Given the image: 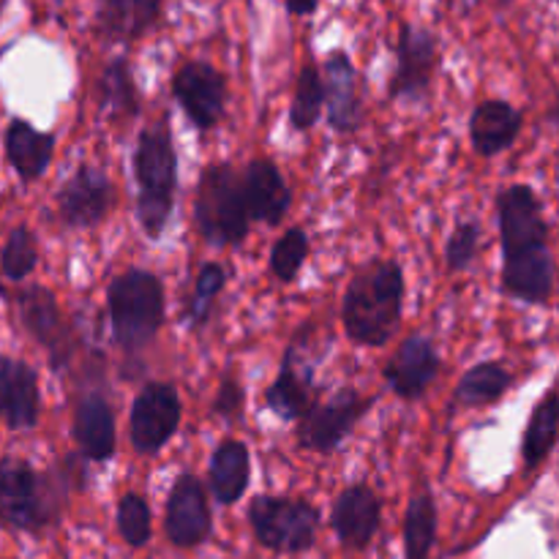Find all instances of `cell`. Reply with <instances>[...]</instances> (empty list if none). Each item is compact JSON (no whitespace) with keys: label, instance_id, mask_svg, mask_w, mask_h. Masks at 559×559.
I'll return each mask as SVG.
<instances>
[{"label":"cell","instance_id":"1","mask_svg":"<svg viewBox=\"0 0 559 559\" xmlns=\"http://www.w3.org/2000/svg\"><path fill=\"white\" fill-rule=\"evenodd\" d=\"M502 238V289L524 304H546L555 289L549 227L530 186H511L497 200Z\"/></svg>","mask_w":559,"mask_h":559},{"label":"cell","instance_id":"2","mask_svg":"<svg viewBox=\"0 0 559 559\" xmlns=\"http://www.w3.org/2000/svg\"><path fill=\"white\" fill-rule=\"evenodd\" d=\"M404 271L396 260H377L349 282L342 300L347 336L364 347H382L402 320Z\"/></svg>","mask_w":559,"mask_h":559},{"label":"cell","instance_id":"3","mask_svg":"<svg viewBox=\"0 0 559 559\" xmlns=\"http://www.w3.org/2000/svg\"><path fill=\"white\" fill-rule=\"evenodd\" d=\"M134 178L140 189L136 194L140 227L147 238L158 240L173 216L175 186H178V153L173 136L162 123L145 129L136 140Z\"/></svg>","mask_w":559,"mask_h":559},{"label":"cell","instance_id":"4","mask_svg":"<svg viewBox=\"0 0 559 559\" xmlns=\"http://www.w3.org/2000/svg\"><path fill=\"white\" fill-rule=\"evenodd\" d=\"M112 336L126 353H140L156 338L164 322V287L158 276L142 267L120 273L107 287Z\"/></svg>","mask_w":559,"mask_h":559},{"label":"cell","instance_id":"5","mask_svg":"<svg viewBox=\"0 0 559 559\" xmlns=\"http://www.w3.org/2000/svg\"><path fill=\"white\" fill-rule=\"evenodd\" d=\"M194 222L202 238L213 246H238L249 235V211L240 173L233 164H211L197 186Z\"/></svg>","mask_w":559,"mask_h":559},{"label":"cell","instance_id":"6","mask_svg":"<svg viewBox=\"0 0 559 559\" xmlns=\"http://www.w3.org/2000/svg\"><path fill=\"white\" fill-rule=\"evenodd\" d=\"M249 522L260 546L278 555H300L314 546L320 513L306 500L262 495L249 506Z\"/></svg>","mask_w":559,"mask_h":559},{"label":"cell","instance_id":"7","mask_svg":"<svg viewBox=\"0 0 559 559\" xmlns=\"http://www.w3.org/2000/svg\"><path fill=\"white\" fill-rule=\"evenodd\" d=\"M60 511L58 491L20 459H0V522L14 530H41Z\"/></svg>","mask_w":559,"mask_h":559},{"label":"cell","instance_id":"8","mask_svg":"<svg viewBox=\"0 0 559 559\" xmlns=\"http://www.w3.org/2000/svg\"><path fill=\"white\" fill-rule=\"evenodd\" d=\"M371 399L360 396L355 388H344L328 402H317L309 413L300 418L298 445L311 453H331L347 440L349 431L358 420L369 413Z\"/></svg>","mask_w":559,"mask_h":559},{"label":"cell","instance_id":"9","mask_svg":"<svg viewBox=\"0 0 559 559\" xmlns=\"http://www.w3.org/2000/svg\"><path fill=\"white\" fill-rule=\"evenodd\" d=\"M180 426V396L169 382H147L131 404L129 435L134 451L153 456Z\"/></svg>","mask_w":559,"mask_h":559},{"label":"cell","instance_id":"10","mask_svg":"<svg viewBox=\"0 0 559 559\" xmlns=\"http://www.w3.org/2000/svg\"><path fill=\"white\" fill-rule=\"evenodd\" d=\"M173 96L200 131L216 129L227 104V80L205 60H189L173 76Z\"/></svg>","mask_w":559,"mask_h":559},{"label":"cell","instance_id":"11","mask_svg":"<svg viewBox=\"0 0 559 559\" xmlns=\"http://www.w3.org/2000/svg\"><path fill=\"white\" fill-rule=\"evenodd\" d=\"M437 71L435 33L418 25H404L399 33L396 71L391 76V98L424 102L431 91Z\"/></svg>","mask_w":559,"mask_h":559},{"label":"cell","instance_id":"12","mask_svg":"<svg viewBox=\"0 0 559 559\" xmlns=\"http://www.w3.org/2000/svg\"><path fill=\"white\" fill-rule=\"evenodd\" d=\"M306 347H309V331L298 333V338L289 344L282 371L265 391L267 409L282 420H300L317 404L314 371L311 364H306Z\"/></svg>","mask_w":559,"mask_h":559},{"label":"cell","instance_id":"13","mask_svg":"<svg viewBox=\"0 0 559 559\" xmlns=\"http://www.w3.org/2000/svg\"><path fill=\"white\" fill-rule=\"evenodd\" d=\"M169 544L178 549H197L205 544L213 533L211 506H207V491L197 475L183 473L175 480L167 500V519H164Z\"/></svg>","mask_w":559,"mask_h":559},{"label":"cell","instance_id":"14","mask_svg":"<svg viewBox=\"0 0 559 559\" xmlns=\"http://www.w3.org/2000/svg\"><path fill=\"white\" fill-rule=\"evenodd\" d=\"M16 306H20L22 325L27 328V333L47 349L55 369H63L74 353V338L60 314L55 295L44 287H27L16 295Z\"/></svg>","mask_w":559,"mask_h":559},{"label":"cell","instance_id":"15","mask_svg":"<svg viewBox=\"0 0 559 559\" xmlns=\"http://www.w3.org/2000/svg\"><path fill=\"white\" fill-rule=\"evenodd\" d=\"M322 93H325L328 123L338 134H355L364 123V96L358 71L347 52H333L322 63Z\"/></svg>","mask_w":559,"mask_h":559},{"label":"cell","instance_id":"16","mask_svg":"<svg viewBox=\"0 0 559 559\" xmlns=\"http://www.w3.org/2000/svg\"><path fill=\"white\" fill-rule=\"evenodd\" d=\"M112 207V183L102 169L82 164L58 191V213L66 227H96Z\"/></svg>","mask_w":559,"mask_h":559},{"label":"cell","instance_id":"17","mask_svg":"<svg viewBox=\"0 0 559 559\" xmlns=\"http://www.w3.org/2000/svg\"><path fill=\"white\" fill-rule=\"evenodd\" d=\"M437 374H440V355H437L435 342L429 336H420V333L404 338L402 347L393 353V358L382 369L388 388L407 402L424 396L431 382L437 380Z\"/></svg>","mask_w":559,"mask_h":559},{"label":"cell","instance_id":"18","mask_svg":"<svg viewBox=\"0 0 559 559\" xmlns=\"http://www.w3.org/2000/svg\"><path fill=\"white\" fill-rule=\"evenodd\" d=\"M380 497L371 491V486L355 484L344 489L333 502L331 527L342 546L360 551L371 544L377 527H380Z\"/></svg>","mask_w":559,"mask_h":559},{"label":"cell","instance_id":"19","mask_svg":"<svg viewBox=\"0 0 559 559\" xmlns=\"http://www.w3.org/2000/svg\"><path fill=\"white\" fill-rule=\"evenodd\" d=\"M240 183H243V200L251 222L278 224L287 216L293 194H289V186L284 183L282 169L271 158L249 162V167L240 173Z\"/></svg>","mask_w":559,"mask_h":559},{"label":"cell","instance_id":"20","mask_svg":"<svg viewBox=\"0 0 559 559\" xmlns=\"http://www.w3.org/2000/svg\"><path fill=\"white\" fill-rule=\"evenodd\" d=\"M36 371L14 358H0V420L9 429H33L38 424Z\"/></svg>","mask_w":559,"mask_h":559},{"label":"cell","instance_id":"21","mask_svg":"<svg viewBox=\"0 0 559 559\" xmlns=\"http://www.w3.org/2000/svg\"><path fill=\"white\" fill-rule=\"evenodd\" d=\"M522 131V112L508 102H480L469 118V140L480 156H497L516 142Z\"/></svg>","mask_w":559,"mask_h":559},{"label":"cell","instance_id":"22","mask_svg":"<svg viewBox=\"0 0 559 559\" xmlns=\"http://www.w3.org/2000/svg\"><path fill=\"white\" fill-rule=\"evenodd\" d=\"M74 440L82 456L91 462H107L115 453V415L98 393L80 399L74 413Z\"/></svg>","mask_w":559,"mask_h":559},{"label":"cell","instance_id":"23","mask_svg":"<svg viewBox=\"0 0 559 559\" xmlns=\"http://www.w3.org/2000/svg\"><path fill=\"white\" fill-rule=\"evenodd\" d=\"M162 14V0H102L96 31L109 41H134L153 27Z\"/></svg>","mask_w":559,"mask_h":559},{"label":"cell","instance_id":"24","mask_svg":"<svg viewBox=\"0 0 559 559\" xmlns=\"http://www.w3.org/2000/svg\"><path fill=\"white\" fill-rule=\"evenodd\" d=\"M207 478H211L213 500L222 502V506H235L249 489V448L238 440H224L213 451L211 464H207Z\"/></svg>","mask_w":559,"mask_h":559},{"label":"cell","instance_id":"25","mask_svg":"<svg viewBox=\"0 0 559 559\" xmlns=\"http://www.w3.org/2000/svg\"><path fill=\"white\" fill-rule=\"evenodd\" d=\"M55 140L44 131L33 129L25 120H14L5 131V153L16 173L25 180H36L47 173L49 162H52Z\"/></svg>","mask_w":559,"mask_h":559},{"label":"cell","instance_id":"26","mask_svg":"<svg viewBox=\"0 0 559 559\" xmlns=\"http://www.w3.org/2000/svg\"><path fill=\"white\" fill-rule=\"evenodd\" d=\"M508 388H511V371L502 364L486 360L464 371L453 391V407H486L506 396Z\"/></svg>","mask_w":559,"mask_h":559},{"label":"cell","instance_id":"27","mask_svg":"<svg viewBox=\"0 0 559 559\" xmlns=\"http://www.w3.org/2000/svg\"><path fill=\"white\" fill-rule=\"evenodd\" d=\"M98 102L112 118H134L140 112V93H136L131 66L126 58H115L104 66L98 76Z\"/></svg>","mask_w":559,"mask_h":559},{"label":"cell","instance_id":"28","mask_svg":"<svg viewBox=\"0 0 559 559\" xmlns=\"http://www.w3.org/2000/svg\"><path fill=\"white\" fill-rule=\"evenodd\" d=\"M437 540V502L429 491H420L409 500L404 516V557L429 559Z\"/></svg>","mask_w":559,"mask_h":559},{"label":"cell","instance_id":"29","mask_svg":"<svg viewBox=\"0 0 559 559\" xmlns=\"http://www.w3.org/2000/svg\"><path fill=\"white\" fill-rule=\"evenodd\" d=\"M559 440V393H549L544 402L535 407L533 418H530L527 431H524L522 456L527 467H538L551 448Z\"/></svg>","mask_w":559,"mask_h":559},{"label":"cell","instance_id":"30","mask_svg":"<svg viewBox=\"0 0 559 559\" xmlns=\"http://www.w3.org/2000/svg\"><path fill=\"white\" fill-rule=\"evenodd\" d=\"M224 284H227V271L218 262H205L200 267V273L194 278V289H191V298L186 304V320H189L191 331H200V328L207 325Z\"/></svg>","mask_w":559,"mask_h":559},{"label":"cell","instance_id":"31","mask_svg":"<svg viewBox=\"0 0 559 559\" xmlns=\"http://www.w3.org/2000/svg\"><path fill=\"white\" fill-rule=\"evenodd\" d=\"M322 107H325V93H322L320 71L314 66H306L295 85L293 107H289V123L295 131H309L320 120Z\"/></svg>","mask_w":559,"mask_h":559},{"label":"cell","instance_id":"32","mask_svg":"<svg viewBox=\"0 0 559 559\" xmlns=\"http://www.w3.org/2000/svg\"><path fill=\"white\" fill-rule=\"evenodd\" d=\"M306 257H309V235L306 229L293 227L273 243L271 249V271L278 282L289 284L304 267Z\"/></svg>","mask_w":559,"mask_h":559},{"label":"cell","instance_id":"33","mask_svg":"<svg viewBox=\"0 0 559 559\" xmlns=\"http://www.w3.org/2000/svg\"><path fill=\"white\" fill-rule=\"evenodd\" d=\"M118 533L129 546L140 549L151 540V508L145 497L123 495L118 502Z\"/></svg>","mask_w":559,"mask_h":559},{"label":"cell","instance_id":"34","mask_svg":"<svg viewBox=\"0 0 559 559\" xmlns=\"http://www.w3.org/2000/svg\"><path fill=\"white\" fill-rule=\"evenodd\" d=\"M36 262H38L36 238H33V233L27 227H16L3 246V260H0L3 273L11 278V282H22L25 276H31Z\"/></svg>","mask_w":559,"mask_h":559},{"label":"cell","instance_id":"35","mask_svg":"<svg viewBox=\"0 0 559 559\" xmlns=\"http://www.w3.org/2000/svg\"><path fill=\"white\" fill-rule=\"evenodd\" d=\"M480 249V224L462 222L453 227L451 238L445 243V260L451 271H467L475 262Z\"/></svg>","mask_w":559,"mask_h":559},{"label":"cell","instance_id":"36","mask_svg":"<svg viewBox=\"0 0 559 559\" xmlns=\"http://www.w3.org/2000/svg\"><path fill=\"white\" fill-rule=\"evenodd\" d=\"M243 388L235 377H224L218 382V391L213 396V413L224 420H238L240 413H243Z\"/></svg>","mask_w":559,"mask_h":559},{"label":"cell","instance_id":"37","mask_svg":"<svg viewBox=\"0 0 559 559\" xmlns=\"http://www.w3.org/2000/svg\"><path fill=\"white\" fill-rule=\"evenodd\" d=\"M317 5H320V0H287L289 14H295V16H309V14H314Z\"/></svg>","mask_w":559,"mask_h":559},{"label":"cell","instance_id":"38","mask_svg":"<svg viewBox=\"0 0 559 559\" xmlns=\"http://www.w3.org/2000/svg\"><path fill=\"white\" fill-rule=\"evenodd\" d=\"M497 3H513V0H497Z\"/></svg>","mask_w":559,"mask_h":559}]
</instances>
